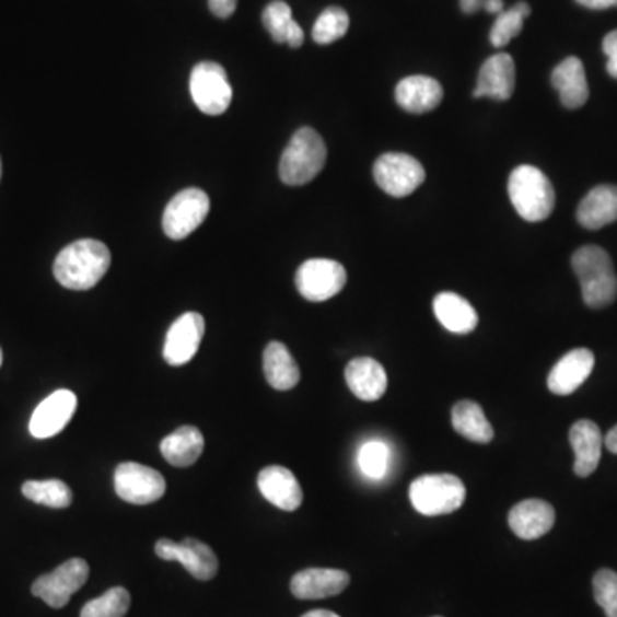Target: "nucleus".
<instances>
[{"mask_svg":"<svg viewBox=\"0 0 617 617\" xmlns=\"http://www.w3.org/2000/svg\"><path fill=\"white\" fill-rule=\"evenodd\" d=\"M531 5L526 2H519L508 11L501 12L496 18L491 30V44L496 48H503L513 40L514 36H519L523 30V21L531 16Z\"/></svg>","mask_w":617,"mask_h":617,"instance_id":"nucleus-31","label":"nucleus"},{"mask_svg":"<svg viewBox=\"0 0 617 617\" xmlns=\"http://www.w3.org/2000/svg\"><path fill=\"white\" fill-rule=\"evenodd\" d=\"M263 369L269 386L278 392H289L301 381V369L290 350L280 341H271L263 356Z\"/></svg>","mask_w":617,"mask_h":617,"instance_id":"nucleus-25","label":"nucleus"},{"mask_svg":"<svg viewBox=\"0 0 617 617\" xmlns=\"http://www.w3.org/2000/svg\"><path fill=\"white\" fill-rule=\"evenodd\" d=\"M484 0H459V8L465 14H474V12L482 9Z\"/></svg>","mask_w":617,"mask_h":617,"instance_id":"nucleus-39","label":"nucleus"},{"mask_svg":"<svg viewBox=\"0 0 617 617\" xmlns=\"http://www.w3.org/2000/svg\"><path fill=\"white\" fill-rule=\"evenodd\" d=\"M205 450L202 432L195 426H183L163 438L160 452L174 467L186 468L195 465Z\"/></svg>","mask_w":617,"mask_h":617,"instance_id":"nucleus-26","label":"nucleus"},{"mask_svg":"<svg viewBox=\"0 0 617 617\" xmlns=\"http://www.w3.org/2000/svg\"><path fill=\"white\" fill-rule=\"evenodd\" d=\"M350 583L347 571L331 570V568H308L295 574L290 582L292 594L302 601H317V598L335 597L341 594Z\"/></svg>","mask_w":617,"mask_h":617,"instance_id":"nucleus-18","label":"nucleus"},{"mask_svg":"<svg viewBox=\"0 0 617 617\" xmlns=\"http://www.w3.org/2000/svg\"><path fill=\"white\" fill-rule=\"evenodd\" d=\"M389 456L392 452L388 444L383 441H369L360 447L357 462L362 474L368 475L369 479H383L384 475L388 474Z\"/></svg>","mask_w":617,"mask_h":617,"instance_id":"nucleus-34","label":"nucleus"},{"mask_svg":"<svg viewBox=\"0 0 617 617\" xmlns=\"http://www.w3.org/2000/svg\"><path fill=\"white\" fill-rule=\"evenodd\" d=\"M21 491L24 498L30 499L33 503L56 508V510H63V508L71 507L72 503L71 487L59 479L28 480L23 484Z\"/></svg>","mask_w":617,"mask_h":617,"instance_id":"nucleus-30","label":"nucleus"},{"mask_svg":"<svg viewBox=\"0 0 617 617\" xmlns=\"http://www.w3.org/2000/svg\"><path fill=\"white\" fill-rule=\"evenodd\" d=\"M0 175H2V162H0Z\"/></svg>","mask_w":617,"mask_h":617,"instance_id":"nucleus-44","label":"nucleus"},{"mask_svg":"<svg viewBox=\"0 0 617 617\" xmlns=\"http://www.w3.org/2000/svg\"><path fill=\"white\" fill-rule=\"evenodd\" d=\"M78 407V398L71 389H57L47 396L33 411L30 432L36 440H48L68 426Z\"/></svg>","mask_w":617,"mask_h":617,"instance_id":"nucleus-14","label":"nucleus"},{"mask_svg":"<svg viewBox=\"0 0 617 617\" xmlns=\"http://www.w3.org/2000/svg\"><path fill=\"white\" fill-rule=\"evenodd\" d=\"M604 444H606L607 450L614 455H617V426L616 428L610 429L607 432L606 440H604Z\"/></svg>","mask_w":617,"mask_h":617,"instance_id":"nucleus-41","label":"nucleus"},{"mask_svg":"<svg viewBox=\"0 0 617 617\" xmlns=\"http://www.w3.org/2000/svg\"><path fill=\"white\" fill-rule=\"evenodd\" d=\"M190 96L206 115H222L232 103V86L225 69L217 62H199L189 80Z\"/></svg>","mask_w":617,"mask_h":617,"instance_id":"nucleus-6","label":"nucleus"},{"mask_svg":"<svg viewBox=\"0 0 617 617\" xmlns=\"http://www.w3.org/2000/svg\"><path fill=\"white\" fill-rule=\"evenodd\" d=\"M208 4H210L214 16L220 18V20L232 16L237 9V0H208Z\"/></svg>","mask_w":617,"mask_h":617,"instance_id":"nucleus-37","label":"nucleus"},{"mask_svg":"<svg viewBox=\"0 0 617 617\" xmlns=\"http://www.w3.org/2000/svg\"><path fill=\"white\" fill-rule=\"evenodd\" d=\"M154 552L163 561L181 562L199 582L213 580L220 568L213 549L198 538L187 537L178 544L171 538H160Z\"/></svg>","mask_w":617,"mask_h":617,"instance_id":"nucleus-12","label":"nucleus"},{"mask_svg":"<svg viewBox=\"0 0 617 617\" xmlns=\"http://www.w3.org/2000/svg\"><path fill=\"white\" fill-rule=\"evenodd\" d=\"M452 423L455 431L474 443L487 444L494 440V429L487 420L482 407L472 400H462L453 407Z\"/></svg>","mask_w":617,"mask_h":617,"instance_id":"nucleus-28","label":"nucleus"},{"mask_svg":"<svg viewBox=\"0 0 617 617\" xmlns=\"http://www.w3.org/2000/svg\"><path fill=\"white\" fill-rule=\"evenodd\" d=\"M263 24L277 44L299 48L304 44V32L292 18V9L283 0H275L263 11Z\"/></svg>","mask_w":617,"mask_h":617,"instance_id":"nucleus-29","label":"nucleus"},{"mask_svg":"<svg viewBox=\"0 0 617 617\" xmlns=\"http://www.w3.org/2000/svg\"><path fill=\"white\" fill-rule=\"evenodd\" d=\"M570 443L574 453V474L585 479L597 470L601 462L604 446L601 429L592 420H578L571 428Z\"/></svg>","mask_w":617,"mask_h":617,"instance_id":"nucleus-21","label":"nucleus"},{"mask_svg":"<svg viewBox=\"0 0 617 617\" xmlns=\"http://www.w3.org/2000/svg\"><path fill=\"white\" fill-rule=\"evenodd\" d=\"M302 617H340L338 614L331 613V610L317 609L311 610V613L304 614Z\"/></svg>","mask_w":617,"mask_h":617,"instance_id":"nucleus-42","label":"nucleus"},{"mask_svg":"<svg viewBox=\"0 0 617 617\" xmlns=\"http://www.w3.org/2000/svg\"><path fill=\"white\" fill-rule=\"evenodd\" d=\"M602 48L607 56V72L617 80V30L610 32L602 42Z\"/></svg>","mask_w":617,"mask_h":617,"instance_id":"nucleus-36","label":"nucleus"},{"mask_svg":"<svg viewBox=\"0 0 617 617\" xmlns=\"http://www.w3.org/2000/svg\"><path fill=\"white\" fill-rule=\"evenodd\" d=\"M396 103L410 114H426L443 102V86L429 75H408L396 84Z\"/></svg>","mask_w":617,"mask_h":617,"instance_id":"nucleus-22","label":"nucleus"},{"mask_svg":"<svg viewBox=\"0 0 617 617\" xmlns=\"http://www.w3.org/2000/svg\"><path fill=\"white\" fill-rule=\"evenodd\" d=\"M484 9H486L489 14H501L504 11L503 0H484Z\"/></svg>","mask_w":617,"mask_h":617,"instance_id":"nucleus-40","label":"nucleus"},{"mask_svg":"<svg viewBox=\"0 0 617 617\" xmlns=\"http://www.w3.org/2000/svg\"><path fill=\"white\" fill-rule=\"evenodd\" d=\"M0 365H2V350H0Z\"/></svg>","mask_w":617,"mask_h":617,"instance_id":"nucleus-43","label":"nucleus"},{"mask_svg":"<svg viewBox=\"0 0 617 617\" xmlns=\"http://www.w3.org/2000/svg\"><path fill=\"white\" fill-rule=\"evenodd\" d=\"M108 247L95 238H81L63 247L54 263V275L69 290H90L110 268Z\"/></svg>","mask_w":617,"mask_h":617,"instance_id":"nucleus-1","label":"nucleus"},{"mask_svg":"<svg viewBox=\"0 0 617 617\" xmlns=\"http://www.w3.org/2000/svg\"><path fill=\"white\" fill-rule=\"evenodd\" d=\"M408 498L420 514L440 516L459 510L467 498V489L456 475H422L411 482Z\"/></svg>","mask_w":617,"mask_h":617,"instance_id":"nucleus-5","label":"nucleus"},{"mask_svg":"<svg viewBox=\"0 0 617 617\" xmlns=\"http://www.w3.org/2000/svg\"><path fill=\"white\" fill-rule=\"evenodd\" d=\"M90 577V566L84 559L74 558L62 562L51 573L38 578L32 586V594L42 598L47 606L62 609L72 595L83 589Z\"/></svg>","mask_w":617,"mask_h":617,"instance_id":"nucleus-9","label":"nucleus"},{"mask_svg":"<svg viewBox=\"0 0 617 617\" xmlns=\"http://www.w3.org/2000/svg\"><path fill=\"white\" fill-rule=\"evenodd\" d=\"M594 595L607 617H617V573L601 570L594 577Z\"/></svg>","mask_w":617,"mask_h":617,"instance_id":"nucleus-35","label":"nucleus"},{"mask_svg":"<svg viewBox=\"0 0 617 617\" xmlns=\"http://www.w3.org/2000/svg\"><path fill=\"white\" fill-rule=\"evenodd\" d=\"M295 286L305 301H329L347 286V271L340 263L333 259H307L298 269Z\"/></svg>","mask_w":617,"mask_h":617,"instance_id":"nucleus-11","label":"nucleus"},{"mask_svg":"<svg viewBox=\"0 0 617 617\" xmlns=\"http://www.w3.org/2000/svg\"><path fill=\"white\" fill-rule=\"evenodd\" d=\"M516 69L510 54H494L480 68L479 80L474 90V98H491L507 102L514 92Z\"/></svg>","mask_w":617,"mask_h":617,"instance_id":"nucleus-16","label":"nucleus"},{"mask_svg":"<svg viewBox=\"0 0 617 617\" xmlns=\"http://www.w3.org/2000/svg\"><path fill=\"white\" fill-rule=\"evenodd\" d=\"M350 392L362 401H377L388 389V374L376 359L357 357L345 369Z\"/></svg>","mask_w":617,"mask_h":617,"instance_id":"nucleus-20","label":"nucleus"},{"mask_svg":"<svg viewBox=\"0 0 617 617\" xmlns=\"http://www.w3.org/2000/svg\"><path fill=\"white\" fill-rule=\"evenodd\" d=\"M350 26V18L347 11L341 8H328L321 12L314 23L313 38L316 44L329 45L340 40L347 35Z\"/></svg>","mask_w":617,"mask_h":617,"instance_id":"nucleus-33","label":"nucleus"},{"mask_svg":"<svg viewBox=\"0 0 617 617\" xmlns=\"http://www.w3.org/2000/svg\"><path fill=\"white\" fill-rule=\"evenodd\" d=\"M434 314L441 325L455 335H468L479 325L477 311L467 299L459 298L458 293L443 292L435 295Z\"/></svg>","mask_w":617,"mask_h":617,"instance_id":"nucleus-27","label":"nucleus"},{"mask_svg":"<svg viewBox=\"0 0 617 617\" xmlns=\"http://www.w3.org/2000/svg\"><path fill=\"white\" fill-rule=\"evenodd\" d=\"M328 150L325 141L311 127H302L280 160L281 183L287 186H304L311 183L325 168Z\"/></svg>","mask_w":617,"mask_h":617,"instance_id":"nucleus-4","label":"nucleus"},{"mask_svg":"<svg viewBox=\"0 0 617 617\" xmlns=\"http://www.w3.org/2000/svg\"><path fill=\"white\" fill-rule=\"evenodd\" d=\"M508 193H510L514 210L526 222H544L555 210V187L547 175L538 171L537 166H516L511 172Z\"/></svg>","mask_w":617,"mask_h":617,"instance_id":"nucleus-3","label":"nucleus"},{"mask_svg":"<svg viewBox=\"0 0 617 617\" xmlns=\"http://www.w3.org/2000/svg\"><path fill=\"white\" fill-rule=\"evenodd\" d=\"M571 265L582 286L583 301L589 307H607L616 301V269L607 251L598 246L580 247L573 254Z\"/></svg>","mask_w":617,"mask_h":617,"instance_id":"nucleus-2","label":"nucleus"},{"mask_svg":"<svg viewBox=\"0 0 617 617\" xmlns=\"http://www.w3.org/2000/svg\"><path fill=\"white\" fill-rule=\"evenodd\" d=\"M595 356L589 349H574L559 359L547 377L550 393L568 396L577 392L594 371Z\"/></svg>","mask_w":617,"mask_h":617,"instance_id":"nucleus-17","label":"nucleus"},{"mask_svg":"<svg viewBox=\"0 0 617 617\" xmlns=\"http://www.w3.org/2000/svg\"><path fill=\"white\" fill-rule=\"evenodd\" d=\"M583 8L602 11V9L617 8V0H577Z\"/></svg>","mask_w":617,"mask_h":617,"instance_id":"nucleus-38","label":"nucleus"},{"mask_svg":"<svg viewBox=\"0 0 617 617\" xmlns=\"http://www.w3.org/2000/svg\"><path fill=\"white\" fill-rule=\"evenodd\" d=\"M205 331L206 321L199 313H186L174 321L163 345V359L166 360V364L177 368L195 359Z\"/></svg>","mask_w":617,"mask_h":617,"instance_id":"nucleus-13","label":"nucleus"},{"mask_svg":"<svg viewBox=\"0 0 617 617\" xmlns=\"http://www.w3.org/2000/svg\"><path fill=\"white\" fill-rule=\"evenodd\" d=\"M114 487L123 501L138 507L156 503L166 491L165 477L159 470L136 462L120 463L115 468Z\"/></svg>","mask_w":617,"mask_h":617,"instance_id":"nucleus-8","label":"nucleus"},{"mask_svg":"<svg viewBox=\"0 0 617 617\" xmlns=\"http://www.w3.org/2000/svg\"><path fill=\"white\" fill-rule=\"evenodd\" d=\"M131 607V595L123 586L107 590L102 597L88 602L80 617H124Z\"/></svg>","mask_w":617,"mask_h":617,"instance_id":"nucleus-32","label":"nucleus"},{"mask_svg":"<svg viewBox=\"0 0 617 617\" xmlns=\"http://www.w3.org/2000/svg\"><path fill=\"white\" fill-rule=\"evenodd\" d=\"M578 222L589 230L604 229L617 220V187L598 186L578 206Z\"/></svg>","mask_w":617,"mask_h":617,"instance_id":"nucleus-24","label":"nucleus"},{"mask_svg":"<svg viewBox=\"0 0 617 617\" xmlns=\"http://www.w3.org/2000/svg\"><path fill=\"white\" fill-rule=\"evenodd\" d=\"M550 83L558 90L559 98L566 108H580L589 100V83L585 68L578 57H568L552 71Z\"/></svg>","mask_w":617,"mask_h":617,"instance_id":"nucleus-23","label":"nucleus"},{"mask_svg":"<svg viewBox=\"0 0 617 617\" xmlns=\"http://www.w3.org/2000/svg\"><path fill=\"white\" fill-rule=\"evenodd\" d=\"M257 487L263 498L278 510L295 511L304 501L298 477L281 465H269L257 475Z\"/></svg>","mask_w":617,"mask_h":617,"instance_id":"nucleus-15","label":"nucleus"},{"mask_svg":"<svg viewBox=\"0 0 617 617\" xmlns=\"http://www.w3.org/2000/svg\"><path fill=\"white\" fill-rule=\"evenodd\" d=\"M374 178L377 186L393 196L405 198L426 181L422 163L405 153H384L374 163Z\"/></svg>","mask_w":617,"mask_h":617,"instance_id":"nucleus-10","label":"nucleus"},{"mask_svg":"<svg viewBox=\"0 0 617 617\" xmlns=\"http://www.w3.org/2000/svg\"><path fill=\"white\" fill-rule=\"evenodd\" d=\"M556 522L555 508L543 499H525L510 511L508 523L516 537L535 540L552 531Z\"/></svg>","mask_w":617,"mask_h":617,"instance_id":"nucleus-19","label":"nucleus"},{"mask_svg":"<svg viewBox=\"0 0 617 617\" xmlns=\"http://www.w3.org/2000/svg\"><path fill=\"white\" fill-rule=\"evenodd\" d=\"M210 213V198L198 187L184 189L172 198L163 213V232L172 241L189 237Z\"/></svg>","mask_w":617,"mask_h":617,"instance_id":"nucleus-7","label":"nucleus"}]
</instances>
